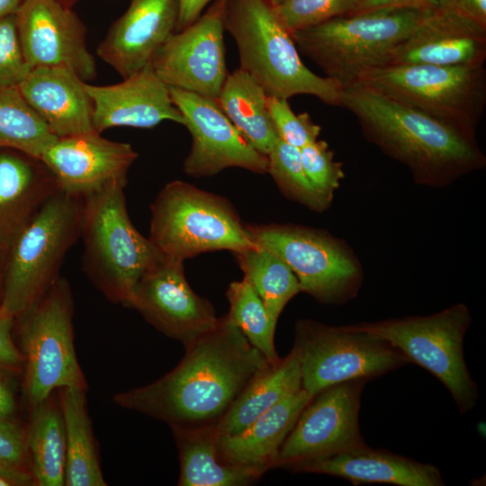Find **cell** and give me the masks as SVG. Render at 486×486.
I'll return each instance as SVG.
<instances>
[{"mask_svg":"<svg viewBox=\"0 0 486 486\" xmlns=\"http://www.w3.org/2000/svg\"><path fill=\"white\" fill-rule=\"evenodd\" d=\"M293 472L336 476L354 485L386 483L398 486H444L439 469L367 445L330 456L284 467Z\"/></svg>","mask_w":486,"mask_h":486,"instance_id":"23","label":"cell"},{"mask_svg":"<svg viewBox=\"0 0 486 486\" xmlns=\"http://www.w3.org/2000/svg\"><path fill=\"white\" fill-rule=\"evenodd\" d=\"M273 6H276L283 3L284 0H267Z\"/></svg>","mask_w":486,"mask_h":486,"instance_id":"49","label":"cell"},{"mask_svg":"<svg viewBox=\"0 0 486 486\" xmlns=\"http://www.w3.org/2000/svg\"><path fill=\"white\" fill-rule=\"evenodd\" d=\"M30 70L21 50L15 15L0 19V86H18Z\"/></svg>","mask_w":486,"mask_h":486,"instance_id":"38","label":"cell"},{"mask_svg":"<svg viewBox=\"0 0 486 486\" xmlns=\"http://www.w3.org/2000/svg\"><path fill=\"white\" fill-rule=\"evenodd\" d=\"M359 0H284L274 6L283 26L291 34L331 19L354 13Z\"/></svg>","mask_w":486,"mask_h":486,"instance_id":"35","label":"cell"},{"mask_svg":"<svg viewBox=\"0 0 486 486\" xmlns=\"http://www.w3.org/2000/svg\"><path fill=\"white\" fill-rule=\"evenodd\" d=\"M58 189L44 163L16 149L0 148V247L9 248Z\"/></svg>","mask_w":486,"mask_h":486,"instance_id":"24","label":"cell"},{"mask_svg":"<svg viewBox=\"0 0 486 486\" xmlns=\"http://www.w3.org/2000/svg\"><path fill=\"white\" fill-rule=\"evenodd\" d=\"M14 15L21 50L31 68H66L85 82L96 77L86 28L73 8L56 0H23Z\"/></svg>","mask_w":486,"mask_h":486,"instance_id":"17","label":"cell"},{"mask_svg":"<svg viewBox=\"0 0 486 486\" xmlns=\"http://www.w3.org/2000/svg\"><path fill=\"white\" fill-rule=\"evenodd\" d=\"M157 381L113 395L120 407L170 427L217 426L253 375L270 364L226 314Z\"/></svg>","mask_w":486,"mask_h":486,"instance_id":"1","label":"cell"},{"mask_svg":"<svg viewBox=\"0 0 486 486\" xmlns=\"http://www.w3.org/2000/svg\"><path fill=\"white\" fill-rule=\"evenodd\" d=\"M299 357L292 346L274 364H268L248 381L216 426L219 436L238 434L285 397L301 389Z\"/></svg>","mask_w":486,"mask_h":486,"instance_id":"27","label":"cell"},{"mask_svg":"<svg viewBox=\"0 0 486 486\" xmlns=\"http://www.w3.org/2000/svg\"><path fill=\"white\" fill-rule=\"evenodd\" d=\"M226 296L230 303L228 315L231 321L270 364H276L280 360L274 346L277 320L245 279L232 282Z\"/></svg>","mask_w":486,"mask_h":486,"instance_id":"33","label":"cell"},{"mask_svg":"<svg viewBox=\"0 0 486 486\" xmlns=\"http://www.w3.org/2000/svg\"><path fill=\"white\" fill-rule=\"evenodd\" d=\"M472 323L468 306L459 302L427 316H408L351 324L374 334L436 376L449 391L461 414L476 405L479 391L464 356V340Z\"/></svg>","mask_w":486,"mask_h":486,"instance_id":"9","label":"cell"},{"mask_svg":"<svg viewBox=\"0 0 486 486\" xmlns=\"http://www.w3.org/2000/svg\"><path fill=\"white\" fill-rule=\"evenodd\" d=\"M304 171L317 192L330 204L345 177L342 163L325 140H317L300 148Z\"/></svg>","mask_w":486,"mask_h":486,"instance_id":"36","label":"cell"},{"mask_svg":"<svg viewBox=\"0 0 486 486\" xmlns=\"http://www.w3.org/2000/svg\"><path fill=\"white\" fill-rule=\"evenodd\" d=\"M224 28L237 45L240 67L267 96L313 95L341 107V86L310 71L267 0H225Z\"/></svg>","mask_w":486,"mask_h":486,"instance_id":"4","label":"cell"},{"mask_svg":"<svg viewBox=\"0 0 486 486\" xmlns=\"http://www.w3.org/2000/svg\"><path fill=\"white\" fill-rule=\"evenodd\" d=\"M438 8L464 15L486 28V0H438Z\"/></svg>","mask_w":486,"mask_h":486,"instance_id":"41","label":"cell"},{"mask_svg":"<svg viewBox=\"0 0 486 486\" xmlns=\"http://www.w3.org/2000/svg\"><path fill=\"white\" fill-rule=\"evenodd\" d=\"M358 84L475 137L486 105V70L480 66L391 64Z\"/></svg>","mask_w":486,"mask_h":486,"instance_id":"8","label":"cell"},{"mask_svg":"<svg viewBox=\"0 0 486 486\" xmlns=\"http://www.w3.org/2000/svg\"><path fill=\"white\" fill-rule=\"evenodd\" d=\"M384 7H403L431 11L438 8V0H359L352 14Z\"/></svg>","mask_w":486,"mask_h":486,"instance_id":"42","label":"cell"},{"mask_svg":"<svg viewBox=\"0 0 486 486\" xmlns=\"http://www.w3.org/2000/svg\"><path fill=\"white\" fill-rule=\"evenodd\" d=\"M312 398L302 387L261 414L243 431L218 436L220 460L265 472L274 468L284 441Z\"/></svg>","mask_w":486,"mask_h":486,"instance_id":"25","label":"cell"},{"mask_svg":"<svg viewBox=\"0 0 486 486\" xmlns=\"http://www.w3.org/2000/svg\"><path fill=\"white\" fill-rule=\"evenodd\" d=\"M429 12L378 8L339 16L291 36L297 50L319 66L325 76L345 88L390 65L395 50Z\"/></svg>","mask_w":486,"mask_h":486,"instance_id":"3","label":"cell"},{"mask_svg":"<svg viewBox=\"0 0 486 486\" xmlns=\"http://www.w3.org/2000/svg\"><path fill=\"white\" fill-rule=\"evenodd\" d=\"M86 83L66 68L37 67L17 86L53 134L64 138L94 130Z\"/></svg>","mask_w":486,"mask_h":486,"instance_id":"22","label":"cell"},{"mask_svg":"<svg viewBox=\"0 0 486 486\" xmlns=\"http://www.w3.org/2000/svg\"><path fill=\"white\" fill-rule=\"evenodd\" d=\"M266 104L280 140L298 148L318 140L321 127L308 112L295 114L288 100L274 96L266 95Z\"/></svg>","mask_w":486,"mask_h":486,"instance_id":"37","label":"cell"},{"mask_svg":"<svg viewBox=\"0 0 486 486\" xmlns=\"http://www.w3.org/2000/svg\"><path fill=\"white\" fill-rule=\"evenodd\" d=\"M178 0H130L96 49L98 57L122 78L150 66L176 32Z\"/></svg>","mask_w":486,"mask_h":486,"instance_id":"19","label":"cell"},{"mask_svg":"<svg viewBox=\"0 0 486 486\" xmlns=\"http://www.w3.org/2000/svg\"><path fill=\"white\" fill-rule=\"evenodd\" d=\"M252 240L281 257L298 279L301 292L325 304L355 298L363 281L357 257L328 232L294 224L246 225Z\"/></svg>","mask_w":486,"mask_h":486,"instance_id":"12","label":"cell"},{"mask_svg":"<svg viewBox=\"0 0 486 486\" xmlns=\"http://www.w3.org/2000/svg\"><path fill=\"white\" fill-rule=\"evenodd\" d=\"M485 59L486 28L464 15L437 8L430 11L398 47L391 64L480 66Z\"/></svg>","mask_w":486,"mask_h":486,"instance_id":"21","label":"cell"},{"mask_svg":"<svg viewBox=\"0 0 486 486\" xmlns=\"http://www.w3.org/2000/svg\"><path fill=\"white\" fill-rule=\"evenodd\" d=\"M84 198L59 188L34 215L7 251L4 314L19 318L60 277L68 250L80 238Z\"/></svg>","mask_w":486,"mask_h":486,"instance_id":"6","label":"cell"},{"mask_svg":"<svg viewBox=\"0 0 486 486\" xmlns=\"http://www.w3.org/2000/svg\"><path fill=\"white\" fill-rule=\"evenodd\" d=\"M74 302L69 283L59 277L15 320L20 324L23 390L32 408L64 387L87 391L73 334Z\"/></svg>","mask_w":486,"mask_h":486,"instance_id":"10","label":"cell"},{"mask_svg":"<svg viewBox=\"0 0 486 486\" xmlns=\"http://www.w3.org/2000/svg\"><path fill=\"white\" fill-rule=\"evenodd\" d=\"M366 382L348 381L317 393L284 441L274 468L366 446L359 426L361 394Z\"/></svg>","mask_w":486,"mask_h":486,"instance_id":"13","label":"cell"},{"mask_svg":"<svg viewBox=\"0 0 486 486\" xmlns=\"http://www.w3.org/2000/svg\"><path fill=\"white\" fill-rule=\"evenodd\" d=\"M179 11L176 32L191 25L214 0H178Z\"/></svg>","mask_w":486,"mask_h":486,"instance_id":"43","label":"cell"},{"mask_svg":"<svg viewBox=\"0 0 486 486\" xmlns=\"http://www.w3.org/2000/svg\"><path fill=\"white\" fill-rule=\"evenodd\" d=\"M341 107L356 116L364 138L406 166L418 184L446 187L486 166L475 137L360 84L342 88Z\"/></svg>","mask_w":486,"mask_h":486,"instance_id":"2","label":"cell"},{"mask_svg":"<svg viewBox=\"0 0 486 486\" xmlns=\"http://www.w3.org/2000/svg\"><path fill=\"white\" fill-rule=\"evenodd\" d=\"M127 180L84 197L80 237L83 269L112 302L127 307L140 278L164 256L133 226L126 206Z\"/></svg>","mask_w":486,"mask_h":486,"instance_id":"5","label":"cell"},{"mask_svg":"<svg viewBox=\"0 0 486 486\" xmlns=\"http://www.w3.org/2000/svg\"><path fill=\"white\" fill-rule=\"evenodd\" d=\"M100 134L58 138L40 156L60 190L84 198L112 182L127 180L138 153L130 144Z\"/></svg>","mask_w":486,"mask_h":486,"instance_id":"18","label":"cell"},{"mask_svg":"<svg viewBox=\"0 0 486 486\" xmlns=\"http://www.w3.org/2000/svg\"><path fill=\"white\" fill-rule=\"evenodd\" d=\"M267 158V173L288 199L317 212L330 206L310 182L302 163L300 148L278 139Z\"/></svg>","mask_w":486,"mask_h":486,"instance_id":"34","label":"cell"},{"mask_svg":"<svg viewBox=\"0 0 486 486\" xmlns=\"http://www.w3.org/2000/svg\"><path fill=\"white\" fill-rule=\"evenodd\" d=\"M14 324V319L0 310V369L17 373L23 367V356L13 339Z\"/></svg>","mask_w":486,"mask_h":486,"instance_id":"40","label":"cell"},{"mask_svg":"<svg viewBox=\"0 0 486 486\" xmlns=\"http://www.w3.org/2000/svg\"><path fill=\"white\" fill-rule=\"evenodd\" d=\"M23 0H0V19L14 14Z\"/></svg>","mask_w":486,"mask_h":486,"instance_id":"46","label":"cell"},{"mask_svg":"<svg viewBox=\"0 0 486 486\" xmlns=\"http://www.w3.org/2000/svg\"><path fill=\"white\" fill-rule=\"evenodd\" d=\"M86 87L93 102V126L98 133L114 127L150 129L165 121L184 124L169 87L150 66L120 83H86Z\"/></svg>","mask_w":486,"mask_h":486,"instance_id":"20","label":"cell"},{"mask_svg":"<svg viewBox=\"0 0 486 486\" xmlns=\"http://www.w3.org/2000/svg\"><path fill=\"white\" fill-rule=\"evenodd\" d=\"M11 372L0 369V418H11L15 411V396L9 377Z\"/></svg>","mask_w":486,"mask_h":486,"instance_id":"44","label":"cell"},{"mask_svg":"<svg viewBox=\"0 0 486 486\" xmlns=\"http://www.w3.org/2000/svg\"><path fill=\"white\" fill-rule=\"evenodd\" d=\"M58 1V3L68 6V7H73V5L78 2L79 0H56Z\"/></svg>","mask_w":486,"mask_h":486,"instance_id":"48","label":"cell"},{"mask_svg":"<svg viewBox=\"0 0 486 486\" xmlns=\"http://www.w3.org/2000/svg\"><path fill=\"white\" fill-rule=\"evenodd\" d=\"M57 392L66 434L65 485L106 486L87 410L86 391L64 387Z\"/></svg>","mask_w":486,"mask_h":486,"instance_id":"28","label":"cell"},{"mask_svg":"<svg viewBox=\"0 0 486 486\" xmlns=\"http://www.w3.org/2000/svg\"><path fill=\"white\" fill-rule=\"evenodd\" d=\"M0 464L32 475L27 430L11 418H0Z\"/></svg>","mask_w":486,"mask_h":486,"instance_id":"39","label":"cell"},{"mask_svg":"<svg viewBox=\"0 0 486 486\" xmlns=\"http://www.w3.org/2000/svg\"><path fill=\"white\" fill-rule=\"evenodd\" d=\"M302 388L312 397L345 382H369L409 364L398 348L383 338L351 324L328 326L301 319L294 327Z\"/></svg>","mask_w":486,"mask_h":486,"instance_id":"11","label":"cell"},{"mask_svg":"<svg viewBox=\"0 0 486 486\" xmlns=\"http://www.w3.org/2000/svg\"><path fill=\"white\" fill-rule=\"evenodd\" d=\"M58 138L31 107L18 86H0V148L40 158Z\"/></svg>","mask_w":486,"mask_h":486,"instance_id":"32","label":"cell"},{"mask_svg":"<svg viewBox=\"0 0 486 486\" xmlns=\"http://www.w3.org/2000/svg\"><path fill=\"white\" fill-rule=\"evenodd\" d=\"M6 259L7 251L0 247V307L4 297Z\"/></svg>","mask_w":486,"mask_h":486,"instance_id":"47","label":"cell"},{"mask_svg":"<svg viewBox=\"0 0 486 486\" xmlns=\"http://www.w3.org/2000/svg\"><path fill=\"white\" fill-rule=\"evenodd\" d=\"M180 461L179 486H245L264 471L223 463L218 452L216 426L170 427Z\"/></svg>","mask_w":486,"mask_h":486,"instance_id":"26","label":"cell"},{"mask_svg":"<svg viewBox=\"0 0 486 486\" xmlns=\"http://www.w3.org/2000/svg\"><path fill=\"white\" fill-rule=\"evenodd\" d=\"M128 308L184 347L212 330L219 318L212 303L189 285L184 261L164 256L137 282Z\"/></svg>","mask_w":486,"mask_h":486,"instance_id":"16","label":"cell"},{"mask_svg":"<svg viewBox=\"0 0 486 486\" xmlns=\"http://www.w3.org/2000/svg\"><path fill=\"white\" fill-rule=\"evenodd\" d=\"M234 254L243 279L278 320L286 304L301 292L297 277L281 257L258 245Z\"/></svg>","mask_w":486,"mask_h":486,"instance_id":"31","label":"cell"},{"mask_svg":"<svg viewBox=\"0 0 486 486\" xmlns=\"http://www.w3.org/2000/svg\"><path fill=\"white\" fill-rule=\"evenodd\" d=\"M150 212L148 238L166 257L184 261L205 252L236 253L257 246L230 201L184 181L167 183Z\"/></svg>","mask_w":486,"mask_h":486,"instance_id":"7","label":"cell"},{"mask_svg":"<svg viewBox=\"0 0 486 486\" xmlns=\"http://www.w3.org/2000/svg\"><path fill=\"white\" fill-rule=\"evenodd\" d=\"M169 93L192 138L183 165L186 175L212 176L229 167L267 173V156L251 146L215 100L176 87H169Z\"/></svg>","mask_w":486,"mask_h":486,"instance_id":"15","label":"cell"},{"mask_svg":"<svg viewBox=\"0 0 486 486\" xmlns=\"http://www.w3.org/2000/svg\"><path fill=\"white\" fill-rule=\"evenodd\" d=\"M225 0H214L191 25L175 32L150 67L169 87L217 100L228 76L224 46Z\"/></svg>","mask_w":486,"mask_h":486,"instance_id":"14","label":"cell"},{"mask_svg":"<svg viewBox=\"0 0 486 486\" xmlns=\"http://www.w3.org/2000/svg\"><path fill=\"white\" fill-rule=\"evenodd\" d=\"M32 409L26 430L34 485L64 486L66 434L58 392Z\"/></svg>","mask_w":486,"mask_h":486,"instance_id":"30","label":"cell"},{"mask_svg":"<svg viewBox=\"0 0 486 486\" xmlns=\"http://www.w3.org/2000/svg\"><path fill=\"white\" fill-rule=\"evenodd\" d=\"M266 97L255 79L238 68L228 74L216 102L251 146L267 156L279 138Z\"/></svg>","mask_w":486,"mask_h":486,"instance_id":"29","label":"cell"},{"mask_svg":"<svg viewBox=\"0 0 486 486\" xmlns=\"http://www.w3.org/2000/svg\"><path fill=\"white\" fill-rule=\"evenodd\" d=\"M34 485L32 475L0 464V486Z\"/></svg>","mask_w":486,"mask_h":486,"instance_id":"45","label":"cell"}]
</instances>
